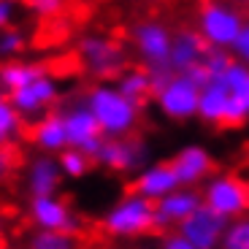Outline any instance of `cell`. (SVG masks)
I'll return each instance as SVG.
<instances>
[{
	"label": "cell",
	"instance_id": "6da1fadb",
	"mask_svg": "<svg viewBox=\"0 0 249 249\" xmlns=\"http://www.w3.org/2000/svg\"><path fill=\"white\" fill-rule=\"evenodd\" d=\"M84 103L98 119L100 130L106 138H124L133 136L141 119V103L130 100L114 81H98L87 89Z\"/></svg>",
	"mask_w": 249,
	"mask_h": 249
},
{
	"label": "cell",
	"instance_id": "7a4b0ae2",
	"mask_svg": "<svg viewBox=\"0 0 249 249\" xmlns=\"http://www.w3.org/2000/svg\"><path fill=\"white\" fill-rule=\"evenodd\" d=\"M152 84H155L152 98L165 119L187 122V119L198 117L200 87L187 73H174L171 68L152 71Z\"/></svg>",
	"mask_w": 249,
	"mask_h": 249
},
{
	"label": "cell",
	"instance_id": "3957f363",
	"mask_svg": "<svg viewBox=\"0 0 249 249\" xmlns=\"http://www.w3.org/2000/svg\"><path fill=\"white\" fill-rule=\"evenodd\" d=\"M244 17L241 6L233 0H203L195 17V30L200 33L209 49H233L238 33L244 30Z\"/></svg>",
	"mask_w": 249,
	"mask_h": 249
},
{
	"label": "cell",
	"instance_id": "277c9868",
	"mask_svg": "<svg viewBox=\"0 0 249 249\" xmlns=\"http://www.w3.org/2000/svg\"><path fill=\"white\" fill-rule=\"evenodd\" d=\"M155 203L138 193L124 195L103 217V231L114 238H133L155 231Z\"/></svg>",
	"mask_w": 249,
	"mask_h": 249
},
{
	"label": "cell",
	"instance_id": "5b68a950",
	"mask_svg": "<svg viewBox=\"0 0 249 249\" xmlns=\"http://www.w3.org/2000/svg\"><path fill=\"white\" fill-rule=\"evenodd\" d=\"M203 206L225 217L228 222L249 214V181L236 174H214L203 181Z\"/></svg>",
	"mask_w": 249,
	"mask_h": 249
},
{
	"label": "cell",
	"instance_id": "8992f818",
	"mask_svg": "<svg viewBox=\"0 0 249 249\" xmlns=\"http://www.w3.org/2000/svg\"><path fill=\"white\" fill-rule=\"evenodd\" d=\"M76 54H79L81 65L100 81H108L111 76H119L127 68V57L124 49L108 36L100 33H87L76 41Z\"/></svg>",
	"mask_w": 249,
	"mask_h": 249
},
{
	"label": "cell",
	"instance_id": "52a82bcc",
	"mask_svg": "<svg viewBox=\"0 0 249 249\" xmlns=\"http://www.w3.org/2000/svg\"><path fill=\"white\" fill-rule=\"evenodd\" d=\"M130 38H133L138 60H141L149 71L168 68L174 30H171L162 19H141V22H136Z\"/></svg>",
	"mask_w": 249,
	"mask_h": 249
},
{
	"label": "cell",
	"instance_id": "ba28073f",
	"mask_svg": "<svg viewBox=\"0 0 249 249\" xmlns=\"http://www.w3.org/2000/svg\"><path fill=\"white\" fill-rule=\"evenodd\" d=\"M62 122H65V133H68V146L81 149L84 155L95 157L103 143V130H100L98 119L92 117V111L87 108L84 100L71 103L68 108H62Z\"/></svg>",
	"mask_w": 249,
	"mask_h": 249
},
{
	"label": "cell",
	"instance_id": "9c48e42d",
	"mask_svg": "<svg viewBox=\"0 0 249 249\" xmlns=\"http://www.w3.org/2000/svg\"><path fill=\"white\" fill-rule=\"evenodd\" d=\"M92 160L108 171H117V174H138L146 165V146L133 136L103 138L98 155Z\"/></svg>",
	"mask_w": 249,
	"mask_h": 249
},
{
	"label": "cell",
	"instance_id": "30bf717a",
	"mask_svg": "<svg viewBox=\"0 0 249 249\" xmlns=\"http://www.w3.org/2000/svg\"><path fill=\"white\" fill-rule=\"evenodd\" d=\"M11 103L17 106V111L25 119H41L44 114H49V108L60 100V81L52 73H44L41 79L30 81L25 87H19L17 92L8 95Z\"/></svg>",
	"mask_w": 249,
	"mask_h": 249
},
{
	"label": "cell",
	"instance_id": "8fae6325",
	"mask_svg": "<svg viewBox=\"0 0 249 249\" xmlns=\"http://www.w3.org/2000/svg\"><path fill=\"white\" fill-rule=\"evenodd\" d=\"M30 219L36 222L38 231H57V233H68V236H76L81 231V219L57 195L33 198L30 200Z\"/></svg>",
	"mask_w": 249,
	"mask_h": 249
},
{
	"label": "cell",
	"instance_id": "7c38bea8",
	"mask_svg": "<svg viewBox=\"0 0 249 249\" xmlns=\"http://www.w3.org/2000/svg\"><path fill=\"white\" fill-rule=\"evenodd\" d=\"M184 238L195 244L198 249H222V238L228 231V219L212 212L209 206H200L193 217H187L184 222L176 228Z\"/></svg>",
	"mask_w": 249,
	"mask_h": 249
},
{
	"label": "cell",
	"instance_id": "4fadbf2b",
	"mask_svg": "<svg viewBox=\"0 0 249 249\" xmlns=\"http://www.w3.org/2000/svg\"><path fill=\"white\" fill-rule=\"evenodd\" d=\"M200 206H203V195L195 187H179V190H174L171 195H165L155 203V225L160 231H171V228L176 231Z\"/></svg>",
	"mask_w": 249,
	"mask_h": 249
},
{
	"label": "cell",
	"instance_id": "5bb4252c",
	"mask_svg": "<svg viewBox=\"0 0 249 249\" xmlns=\"http://www.w3.org/2000/svg\"><path fill=\"white\" fill-rule=\"evenodd\" d=\"M171 168L176 171L181 187H198L212 176L214 157H212V152L206 149V146H200V143H187V146H181L174 155Z\"/></svg>",
	"mask_w": 249,
	"mask_h": 249
},
{
	"label": "cell",
	"instance_id": "9a60e30c",
	"mask_svg": "<svg viewBox=\"0 0 249 249\" xmlns=\"http://www.w3.org/2000/svg\"><path fill=\"white\" fill-rule=\"evenodd\" d=\"M179 187V176L171 168V162H146L133 179V193L149 198L152 203H157L160 198L171 195Z\"/></svg>",
	"mask_w": 249,
	"mask_h": 249
},
{
	"label": "cell",
	"instance_id": "2e32d148",
	"mask_svg": "<svg viewBox=\"0 0 249 249\" xmlns=\"http://www.w3.org/2000/svg\"><path fill=\"white\" fill-rule=\"evenodd\" d=\"M206 52H209V44L200 38L198 30H174V41H171V57H168V68L174 73H184L193 65L203 62Z\"/></svg>",
	"mask_w": 249,
	"mask_h": 249
},
{
	"label": "cell",
	"instance_id": "e0dca14e",
	"mask_svg": "<svg viewBox=\"0 0 249 249\" xmlns=\"http://www.w3.org/2000/svg\"><path fill=\"white\" fill-rule=\"evenodd\" d=\"M30 138L41 155H60L62 149H68V133H65L62 111H49L41 119H36Z\"/></svg>",
	"mask_w": 249,
	"mask_h": 249
},
{
	"label": "cell",
	"instance_id": "ac0fdd59",
	"mask_svg": "<svg viewBox=\"0 0 249 249\" xmlns=\"http://www.w3.org/2000/svg\"><path fill=\"white\" fill-rule=\"evenodd\" d=\"M62 181V171L54 155H38L36 160L27 165V190L33 198L41 195H57Z\"/></svg>",
	"mask_w": 249,
	"mask_h": 249
},
{
	"label": "cell",
	"instance_id": "d6986e66",
	"mask_svg": "<svg viewBox=\"0 0 249 249\" xmlns=\"http://www.w3.org/2000/svg\"><path fill=\"white\" fill-rule=\"evenodd\" d=\"M231 106V89L222 84V79H212L209 84L200 87V100H198V119L206 124H225Z\"/></svg>",
	"mask_w": 249,
	"mask_h": 249
},
{
	"label": "cell",
	"instance_id": "ffe728a7",
	"mask_svg": "<svg viewBox=\"0 0 249 249\" xmlns=\"http://www.w3.org/2000/svg\"><path fill=\"white\" fill-rule=\"evenodd\" d=\"M44 73H49L44 62H33V60H3L0 62V92H17L19 87H25L30 81L41 79Z\"/></svg>",
	"mask_w": 249,
	"mask_h": 249
},
{
	"label": "cell",
	"instance_id": "44dd1931",
	"mask_svg": "<svg viewBox=\"0 0 249 249\" xmlns=\"http://www.w3.org/2000/svg\"><path fill=\"white\" fill-rule=\"evenodd\" d=\"M119 89H122L124 95L130 100H136V103H141L149 98L152 92H155V84H152V71L149 68H124L122 73L117 76V81H114Z\"/></svg>",
	"mask_w": 249,
	"mask_h": 249
},
{
	"label": "cell",
	"instance_id": "7402d4cb",
	"mask_svg": "<svg viewBox=\"0 0 249 249\" xmlns=\"http://www.w3.org/2000/svg\"><path fill=\"white\" fill-rule=\"evenodd\" d=\"M22 124H25V117L17 111L6 92H0V143H11L22 133Z\"/></svg>",
	"mask_w": 249,
	"mask_h": 249
},
{
	"label": "cell",
	"instance_id": "603a6c76",
	"mask_svg": "<svg viewBox=\"0 0 249 249\" xmlns=\"http://www.w3.org/2000/svg\"><path fill=\"white\" fill-rule=\"evenodd\" d=\"M219 79H222L225 87L231 89L233 98H238L244 106L249 108V65H244V62L233 60V62H231V68L225 71Z\"/></svg>",
	"mask_w": 249,
	"mask_h": 249
},
{
	"label": "cell",
	"instance_id": "cb8c5ba5",
	"mask_svg": "<svg viewBox=\"0 0 249 249\" xmlns=\"http://www.w3.org/2000/svg\"><path fill=\"white\" fill-rule=\"evenodd\" d=\"M57 162H60L62 176H68V179H81V176H87L89 165H92V157L84 155L81 149L68 146V149H62L60 155H57Z\"/></svg>",
	"mask_w": 249,
	"mask_h": 249
},
{
	"label": "cell",
	"instance_id": "d4e9b609",
	"mask_svg": "<svg viewBox=\"0 0 249 249\" xmlns=\"http://www.w3.org/2000/svg\"><path fill=\"white\" fill-rule=\"evenodd\" d=\"M222 249H249V214L228 222V231H225V238H222Z\"/></svg>",
	"mask_w": 249,
	"mask_h": 249
},
{
	"label": "cell",
	"instance_id": "484cf974",
	"mask_svg": "<svg viewBox=\"0 0 249 249\" xmlns=\"http://www.w3.org/2000/svg\"><path fill=\"white\" fill-rule=\"evenodd\" d=\"M30 249H76V238L57 231H36L30 236Z\"/></svg>",
	"mask_w": 249,
	"mask_h": 249
},
{
	"label": "cell",
	"instance_id": "4316f807",
	"mask_svg": "<svg viewBox=\"0 0 249 249\" xmlns=\"http://www.w3.org/2000/svg\"><path fill=\"white\" fill-rule=\"evenodd\" d=\"M27 46V36L19 27L0 30V60H17Z\"/></svg>",
	"mask_w": 249,
	"mask_h": 249
},
{
	"label": "cell",
	"instance_id": "83f0119b",
	"mask_svg": "<svg viewBox=\"0 0 249 249\" xmlns=\"http://www.w3.org/2000/svg\"><path fill=\"white\" fill-rule=\"evenodd\" d=\"M231 62H233V54L228 49H209L203 57V65H206V71L212 73V79H219L225 71L231 68Z\"/></svg>",
	"mask_w": 249,
	"mask_h": 249
},
{
	"label": "cell",
	"instance_id": "f1b7e54d",
	"mask_svg": "<svg viewBox=\"0 0 249 249\" xmlns=\"http://www.w3.org/2000/svg\"><path fill=\"white\" fill-rule=\"evenodd\" d=\"M231 54H233V60L249 65V17H247V22H244V30L238 33V38H236V44H233Z\"/></svg>",
	"mask_w": 249,
	"mask_h": 249
},
{
	"label": "cell",
	"instance_id": "f546056e",
	"mask_svg": "<svg viewBox=\"0 0 249 249\" xmlns=\"http://www.w3.org/2000/svg\"><path fill=\"white\" fill-rule=\"evenodd\" d=\"M17 14H19V3H17V0H0V30L14 27Z\"/></svg>",
	"mask_w": 249,
	"mask_h": 249
},
{
	"label": "cell",
	"instance_id": "4dcf8cb0",
	"mask_svg": "<svg viewBox=\"0 0 249 249\" xmlns=\"http://www.w3.org/2000/svg\"><path fill=\"white\" fill-rule=\"evenodd\" d=\"M162 249H198L190 238H184L179 231H171L168 236L162 238Z\"/></svg>",
	"mask_w": 249,
	"mask_h": 249
},
{
	"label": "cell",
	"instance_id": "1f68e13d",
	"mask_svg": "<svg viewBox=\"0 0 249 249\" xmlns=\"http://www.w3.org/2000/svg\"><path fill=\"white\" fill-rule=\"evenodd\" d=\"M184 73L190 76V79H193L195 84H198V87H203V84H209V81H212V73L206 71V65H203V62L193 65V68H190V71H184Z\"/></svg>",
	"mask_w": 249,
	"mask_h": 249
},
{
	"label": "cell",
	"instance_id": "d6a6232c",
	"mask_svg": "<svg viewBox=\"0 0 249 249\" xmlns=\"http://www.w3.org/2000/svg\"><path fill=\"white\" fill-rule=\"evenodd\" d=\"M62 6V0H33V8L38 14H54Z\"/></svg>",
	"mask_w": 249,
	"mask_h": 249
},
{
	"label": "cell",
	"instance_id": "836d02e7",
	"mask_svg": "<svg viewBox=\"0 0 249 249\" xmlns=\"http://www.w3.org/2000/svg\"><path fill=\"white\" fill-rule=\"evenodd\" d=\"M8 168H11V149H8V143H0V176Z\"/></svg>",
	"mask_w": 249,
	"mask_h": 249
},
{
	"label": "cell",
	"instance_id": "e575fe53",
	"mask_svg": "<svg viewBox=\"0 0 249 249\" xmlns=\"http://www.w3.org/2000/svg\"><path fill=\"white\" fill-rule=\"evenodd\" d=\"M236 6H249V0H233Z\"/></svg>",
	"mask_w": 249,
	"mask_h": 249
}]
</instances>
